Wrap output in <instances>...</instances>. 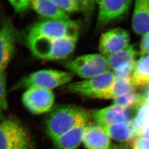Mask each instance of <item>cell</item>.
<instances>
[{"instance_id":"1","label":"cell","mask_w":149,"mask_h":149,"mask_svg":"<svg viewBox=\"0 0 149 149\" xmlns=\"http://www.w3.org/2000/svg\"><path fill=\"white\" fill-rule=\"evenodd\" d=\"M91 113L81 107L63 105L54 108L46 122L47 134L54 141L82 123H87Z\"/></svg>"},{"instance_id":"2","label":"cell","mask_w":149,"mask_h":149,"mask_svg":"<svg viewBox=\"0 0 149 149\" xmlns=\"http://www.w3.org/2000/svg\"><path fill=\"white\" fill-rule=\"evenodd\" d=\"M79 37L27 39L32 54L39 59L53 61L63 60L74 51Z\"/></svg>"},{"instance_id":"3","label":"cell","mask_w":149,"mask_h":149,"mask_svg":"<svg viewBox=\"0 0 149 149\" xmlns=\"http://www.w3.org/2000/svg\"><path fill=\"white\" fill-rule=\"evenodd\" d=\"M73 74L58 70H42L33 72L18 82L15 89L42 88L52 90L67 84L72 79Z\"/></svg>"},{"instance_id":"4","label":"cell","mask_w":149,"mask_h":149,"mask_svg":"<svg viewBox=\"0 0 149 149\" xmlns=\"http://www.w3.org/2000/svg\"><path fill=\"white\" fill-rule=\"evenodd\" d=\"M64 67L71 73L87 79L109 71L106 58L101 54L81 55L63 63Z\"/></svg>"},{"instance_id":"5","label":"cell","mask_w":149,"mask_h":149,"mask_svg":"<svg viewBox=\"0 0 149 149\" xmlns=\"http://www.w3.org/2000/svg\"><path fill=\"white\" fill-rule=\"evenodd\" d=\"M116 77L114 74L109 70L90 79L69 84L66 90L86 97L103 99L111 89Z\"/></svg>"},{"instance_id":"6","label":"cell","mask_w":149,"mask_h":149,"mask_svg":"<svg viewBox=\"0 0 149 149\" xmlns=\"http://www.w3.org/2000/svg\"><path fill=\"white\" fill-rule=\"evenodd\" d=\"M80 28L78 24L72 21H55L45 19L35 24L29 32L27 39L45 38L79 37Z\"/></svg>"},{"instance_id":"7","label":"cell","mask_w":149,"mask_h":149,"mask_svg":"<svg viewBox=\"0 0 149 149\" xmlns=\"http://www.w3.org/2000/svg\"><path fill=\"white\" fill-rule=\"evenodd\" d=\"M138 52L133 45H130L114 53L105 56L109 69L116 77H132Z\"/></svg>"},{"instance_id":"8","label":"cell","mask_w":149,"mask_h":149,"mask_svg":"<svg viewBox=\"0 0 149 149\" xmlns=\"http://www.w3.org/2000/svg\"><path fill=\"white\" fill-rule=\"evenodd\" d=\"M55 96L52 90L42 88H30L22 97L23 105L34 114H40L52 110Z\"/></svg>"},{"instance_id":"9","label":"cell","mask_w":149,"mask_h":149,"mask_svg":"<svg viewBox=\"0 0 149 149\" xmlns=\"http://www.w3.org/2000/svg\"><path fill=\"white\" fill-rule=\"evenodd\" d=\"M132 1L133 0H97L98 28L106 27L127 15Z\"/></svg>"},{"instance_id":"10","label":"cell","mask_w":149,"mask_h":149,"mask_svg":"<svg viewBox=\"0 0 149 149\" xmlns=\"http://www.w3.org/2000/svg\"><path fill=\"white\" fill-rule=\"evenodd\" d=\"M130 36L122 28L112 29L103 33L100 39L99 50L107 56L127 48L130 45Z\"/></svg>"},{"instance_id":"11","label":"cell","mask_w":149,"mask_h":149,"mask_svg":"<svg viewBox=\"0 0 149 149\" xmlns=\"http://www.w3.org/2000/svg\"><path fill=\"white\" fill-rule=\"evenodd\" d=\"M92 116L102 127L120 123L131 122L133 119L128 108L112 104L93 112Z\"/></svg>"},{"instance_id":"12","label":"cell","mask_w":149,"mask_h":149,"mask_svg":"<svg viewBox=\"0 0 149 149\" xmlns=\"http://www.w3.org/2000/svg\"><path fill=\"white\" fill-rule=\"evenodd\" d=\"M15 31L10 21H6L0 29V71L5 72L13 56Z\"/></svg>"},{"instance_id":"13","label":"cell","mask_w":149,"mask_h":149,"mask_svg":"<svg viewBox=\"0 0 149 149\" xmlns=\"http://www.w3.org/2000/svg\"><path fill=\"white\" fill-rule=\"evenodd\" d=\"M82 142L87 149H109L111 138L103 127L88 125L86 128Z\"/></svg>"},{"instance_id":"14","label":"cell","mask_w":149,"mask_h":149,"mask_svg":"<svg viewBox=\"0 0 149 149\" xmlns=\"http://www.w3.org/2000/svg\"><path fill=\"white\" fill-rule=\"evenodd\" d=\"M25 130L16 119L2 121L0 123V149H10Z\"/></svg>"},{"instance_id":"15","label":"cell","mask_w":149,"mask_h":149,"mask_svg":"<svg viewBox=\"0 0 149 149\" xmlns=\"http://www.w3.org/2000/svg\"><path fill=\"white\" fill-rule=\"evenodd\" d=\"M133 32L139 36L149 32V0H135L132 18Z\"/></svg>"},{"instance_id":"16","label":"cell","mask_w":149,"mask_h":149,"mask_svg":"<svg viewBox=\"0 0 149 149\" xmlns=\"http://www.w3.org/2000/svg\"><path fill=\"white\" fill-rule=\"evenodd\" d=\"M30 6L40 16L49 20H71L69 14L50 0H31Z\"/></svg>"},{"instance_id":"17","label":"cell","mask_w":149,"mask_h":149,"mask_svg":"<svg viewBox=\"0 0 149 149\" xmlns=\"http://www.w3.org/2000/svg\"><path fill=\"white\" fill-rule=\"evenodd\" d=\"M87 123H82L54 140L58 149H76L82 141Z\"/></svg>"},{"instance_id":"18","label":"cell","mask_w":149,"mask_h":149,"mask_svg":"<svg viewBox=\"0 0 149 149\" xmlns=\"http://www.w3.org/2000/svg\"><path fill=\"white\" fill-rule=\"evenodd\" d=\"M111 138L120 143H131L138 138L131 122L120 123L103 127Z\"/></svg>"},{"instance_id":"19","label":"cell","mask_w":149,"mask_h":149,"mask_svg":"<svg viewBox=\"0 0 149 149\" xmlns=\"http://www.w3.org/2000/svg\"><path fill=\"white\" fill-rule=\"evenodd\" d=\"M132 80L136 88L149 86V55H143L136 61Z\"/></svg>"},{"instance_id":"20","label":"cell","mask_w":149,"mask_h":149,"mask_svg":"<svg viewBox=\"0 0 149 149\" xmlns=\"http://www.w3.org/2000/svg\"><path fill=\"white\" fill-rule=\"evenodd\" d=\"M136 88L132 77H116L111 89L104 96L103 99L114 100L129 92L135 91Z\"/></svg>"},{"instance_id":"21","label":"cell","mask_w":149,"mask_h":149,"mask_svg":"<svg viewBox=\"0 0 149 149\" xmlns=\"http://www.w3.org/2000/svg\"><path fill=\"white\" fill-rule=\"evenodd\" d=\"M146 101V96L144 93H139L135 91L120 96L114 99V104L126 108L136 109Z\"/></svg>"},{"instance_id":"22","label":"cell","mask_w":149,"mask_h":149,"mask_svg":"<svg viewBox=\"0 0 149 149\" xmlns=\"http://www.w3.org/2000/svg\"><path fill=\"white\" fill-rule=\"evenodd\" d=\"M131 123L137 136L143 128L149 125V106L146 102L139 107Z\"/></svg>"},{"instance_id":"23","label":"cell","mask_w":149,"mask_h":149,"mask_svg":"<svg viewBox=\"0 0 149 149\" xmlns=\"http://www.w3.org/2000/svg\"><path fill=\"white\" fill-rule=\"evenodd\" d=\"M79 11L87 19H90L93 15L97 0H74Z\"/></svg>"},{"instance_id":"24","label":"cell","mask_w":149,"mask_h":149,"mask_svg":"<svg viewBox=\"0 0 149 149\" xmlns=\"http://www.w3.org/2000/svg\"><path fill=\"white\" fill-rule=\"evenodd\" d=\"M10 149H34L33 142L25 130Z\"/></svg>"},{"instance_id":"25","label":"cell","mask_w":149,"mask_h":149,"mask_svg":"<svg viewBox=\"0 0 149 149\" xmlns=\"http://www.w3.org/2000/svg\"><path fill=\"white\" fill-rule=\"evenodd\" d=\"M60 9L68 14L79 11L74 0H50Z\"/></svg>"},{"instance_id":"26","label":"cell","mask_w":149,"mask_h":149,"mask_svg":"<svg viewBox=\"0 0 149 149\" xmlns=\"http://www.w3.org/2000/svg\"><path fill=\"white\" fill-rule=\"evenodd\" d=\"M6 77L5 72L0 71V108L7 109L8 103L6 92Z\"/></svg>"},{"instance_id":"27","label":"cell","mask_w":149,"mask_h":149,"mask_svg":"<svg viewBox=\"0 0 149 149\" xmlns=\"http://www.w3.org/2000/svg\"><path fill=\"white\" fill-rule=\"evenodd\" d=\"M13 9L17 12L26 11L31 3V0H8Z\"/></svg>"},{"instance_id":"28","label":"cell","mask_w":149,"mask_h":149,"mask_svg":"<svg viewBox=\"0 0 149 149\" xmlns=\"http://www.w3.org/2000/svg\"><path fill=\"white\" fill-rule=\"evenodd\" d=\"M132 149H149V139L138 137L132 143Z\"/></svg>"},{"instance_id":"29","label":"cell","mask_w":149,"mask_h":149,"mask_svg":"<svg viewBox=\"0 0 149 149\" xmlns=\"http://www.w3.org/2000/svg\"><path fill=\"white\" fill-rule=\"evenodd\" d=\"M140 50L141 56L149 55V32L143 36L140 43Z\"/></svg>"},{"instance_id":"30","label":"cell","mask_w":149,"mask_h":149,"mask_svg":"<svg viewBox=\"0 0 149 149\" xmlns=\"http://www.w3.org/2000/svg\"><path fill=\"white\" fill-rule=\"evenodd\" d=\"M138 137H142L149 139V125L143 128L139 132Z\"/></svg>"},{"instance_id":"31","label":"cell","mask_w":149,"mask_h":149,"mask_svg":"<svg viewBox=\"0 0 149 149\" xmlns=\"http://www.w3.org/2000/svg\"><path fill=\"white\" fill-rule=\"evenodd\" d=\"M109 149H130L126 145H117L112 146Z\"/></svg>"},{"instance_id":"32","label":"cell","mask_w":149,"mask_h":149,"mask_svg":"<svg viewBox=\"0 0 149 149\" xmlns=\"http://www.w3.org/2000/svg\"><path fill=\"white\" fill-rule=\"evenodd\" d=\"M2 111L3 110L0 108V121L3 120V113Z\"/></svg>"}]
</instances>
